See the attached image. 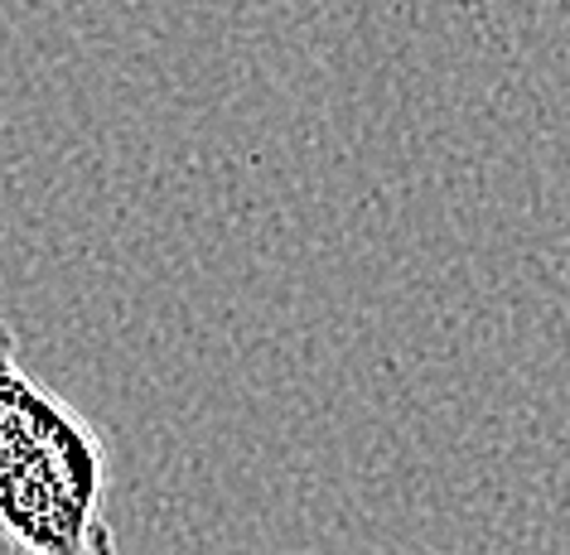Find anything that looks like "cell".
Segmentation results:
<instances>
[{"mask_svg": "<svg viewBox=\"0 0 570 555\" xmlns=\"http://www.w3.org/2000/svg\"><path fill=\"white\" fill-rule=\"evenodd\" d=\"M107 483L102 430L24 363L0 319V555H121Z\"/></svg>", "mask_w": 570, "mask_h": 555, "instance_id": "cell-1", "label": "cell"}]
</instances>
